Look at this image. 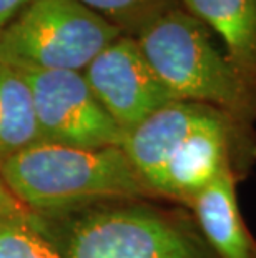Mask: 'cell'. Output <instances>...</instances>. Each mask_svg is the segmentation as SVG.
<instances>
[{
    "mask_svg": "<svg viewBox=\"0 0 256 258\" xmlns=\"http://www.w3.org/2000/svg\"><path fill=\"white\" fill-rule=\"evenodd\" d=\"M138 45L173 100L198 102L241 123L256 117V98L211 42L203 22L177 5L137 35Z\"/></svg>",
    "mask_w": 256,
    "mask_h": 258,
    "instance_id": "6da1fadb",
    "label": "cell"
},
{
    "mask_svg": "<svg viewBox=\"0 0 256 258\" xmlns=\"http://www.w3.org/2000/svg\"><path fill=\"white\" fill-rule=\"evenodd\" d=\"M0 177L15 199L48 210L148 190L122 147L90 150L40 140L5 158Z\"/></svg>",
    "mask_w": 256,
    "mask_h": 258,
    "instance_id": "7a4b0ae2",
    "label": "cell"
},
{
    "mask_svg": "<svg viewBox=\"0 0 256 258\" xmlns=\"http://www.w3.org/2000/svg\"><path fill=\"white\" fill-rule=\"evenodd\" d=\"M120 35L78 0H29L0 34V63L24 74L83 72Z\"/></svg>",
    "mask_w": 256,
    "mask_h": 258,
    "instance_id": "3957f363",
    "label": "cell"
},
{
    "mask_svg": "<svg viewBox=\"0 0 256 258\" xmlns=\"http://www.w3.org/2000/svg\"><path fill=\"white\" fill-rule=\"evenodd\" d=\"M68 258H220L203 235L143 207L97 212L73 228Z\"/></svg>",
    "mask_w": 256,
    "mask_h": 258,
    "instance_id": "277c9868",
    "label": "cell"
},
{
    "mask_svg": "<svg viewBox=\"0 0 256 258\" xmlns=\"http://www.w3.org/2000/svg\"><path fill=\"white\" fill-rule=\"evenodd\" d=\"M24 75L32 90L42 140L90 150L122 147L125 130L103 108L83 72L50 70Z\"/></svg>",
    "mask_w": 256,
    "mask_h": 258,
    "instance_id": "5b68a950",
    "label": "cell"
},
{
    "mask_svg": "<svg viewBox=\"0 0 256 258\" xmlns=\"http://www.w3.org/2000/svg\"><path fill=\"white\" fill-rule=\"evenodd\" d=\"M83 75L103 108L125 132L173 102L132 35H120L103 48Z\"/></svg>",
    "mask_w": 256,
    "mask_h": 258,
    "instance_id": "8992f818",
    "label": "cell"
},
{
    "mask_svg": "<svg viewBox=\"0 0 256 258\" xmlns=\"http://www.w3.org/2000/svg\"><path fill=\"white\" fill-rule=\"evenodd\" d=\"M241 122L215 108L197 125L168 158L156 194L192 200L230 165L231 139Z\"/></svg>",
    "mask_w": 256,
    "mask_h": 258,
    "instance_id": "52a82bcc",
    "label": "cell"
},
{
    "mask_svg": "<svg viewBox=\"0 0 256 258\" xmlns=\"http://www.w3.org/2000/svg\"><path fill=\"white\" fill-rule=\"evenodd\" d=\"M215 107L173 100L132 130L125 132L122 148L148 190L156 191L161 173L175 148Z\"/></svg>",
    "mask_w": 256,
    "mask_h": 258,
    "instance_id": "ba28073f",
    "label": "cell"
},
{
    "mask_svg": "<svg viewBox=\"0 0 256 258\" xmlns=\"http://www.w3.org/2000/svg\"><path fill=\"white\" fill-rule=\"evenodd\" d=\"M221 38L228 62L256 98V0H180Z\"/></svg>",
    "mask_w": 256,
    "mask_h": 258,
    "instance_id": "9c48e42d",
    "label": "cell"
},
{
    "mask_svg": "<svg viewBox=\"0 0 256 258\" xmlns=\"http://www.w3.org/2000/svg\"><path fill=\"white\" fill-rule=\"evenodd\" d=\"M200 232L220 258H256V243L239 212L233 170H225L192 200Z\"/></svg>",
    "mask_w": 256,
    "mask_h": 258,
    "instance_id": "30bf717a",
    "label": "cell"
},
{
    "mask_svg": "<svg viewBox=\"0 0 256 258\" xmlns=\"http://www.w3.org/2000/svg\"><path fill=\"white\" fill-rule=\"evenodd\" d=\"M40 140L29 82L19 70L0 63V152L12 155Z\"/></svg>",
    "mask_w": 256,
    "mask_h": 258,
    "instance_id": "8fae6325",
    "label": "cell"
},
{
    "mask_svg": "<svg viewBox=\"0 0 256 258\" xmlns=\"http://www.w3.org/2000/svg\"><path fill=\"white\" fill-rule=\"evenodd\" d=\"M78 2L118 27L123 35L132 37L166 10L182 5L180 0H78Z\"/></svg>",
    "mask_w": 256,
    "mask_h": 258,
    "instance_id": "7c38bea8",
    "label": "cell"
},
{
    "mask_svg": "<svg viewBox=\"0 0 256 258\" xmlns=\"http://www.w3.org/2000/svg\"><path fill=\"white\" fill-rule=\"evenodd\" d=\"M0 258H63L35 230L14 217L0 220Z\"/></svg>",
    "mask_w": 256,
    "mask_h": 258,
    "instance_id": "4fadbf2b",
    "label": "cell"
},
{
    "mask_svg": "<svg viewBox=\"0 0 256 258\" xmlns=\"http://www.w3.org/2000/svg\"><path fill=\"white\" fill-rule=\"evenodd\" d=\"M29 0H0V34L15 19Z\"/></svg>",
    "mask_w": 256,
    "mask_h": 258,
    "instance_id": "5bb4252c",
    "label": "cell"
},
{
    "mask_svg": "<svg viewBox=\"0 0 256 258\" xmlns=\"http://www.w3.org/2000/svg\"><path fill=\"white\" fill-rule=\"evenodd\" d=\"M12 212H14V200L9 194L7 186L4 185L2 178H0V220L12 217Z\"/></svg>",
    "mask_w": 256,
    "mask_h": 258,
    "instance_id": "9a60e30c",
    "label": "cell"
}]
</instances>
